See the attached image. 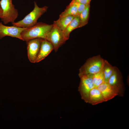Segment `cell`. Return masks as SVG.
<instances>
[{"mask_svg":"<svg viewBox=\"0 0 129 129\" xmlns=\"http://www.w3.org/2000/svg\"><path fill=\"white\" fill-rule=\"evenodd\" d=\"M52 24H48L43 22H37L34 26L26 28L22 32L21 35L23 41L40 38L45 39L47 35L51 30Z\"/></svg>","mask_w":129,"mask_h":129,"instance_id":"1","label":"cell"},{"mask_svg":"<svg viewBox=\"0 0 129 129\" xmlns=\"http://www.w3.org/2000/svg\"><path fill=\"white\" fill-rule=\"evenodd\" d=\"M34 7L33 10L22 20L12 23V25L17 27L28 28L35 24L38 19L46 12L48 8L46 6L40 7L34 1Z\"/></svg>","mask_w":129,"mask_h":129,"instance_id":"2","label":"cell"},{"mask_svg":"<svg viewBox=\"0 0 129 129\" xmlns=\"http://www.w3.org/2000/svg\"><path fill=\"white\" fill-rule=\"evenodd\" d=\"M106 60L100 55L89 58L79 69V76L84 75H93L100 72L103 69Z\"/></svg>","mask_w":129,"mask_h":129,"instance_id":"3","label":"cell"},{"mask_svg":"<svg viewBox=\"0 0 129 129\" xmlns=\"http://www.w3.org/2000/svg\"><path fill=\"white\" fill-rule=\"evenodd\" d=\"M12 0H1L0 5L2 14L0 18L4 24L13 23L18 16V11L12 3Z\"/></svg>","mask_w":129,"mask_h":129,"instance_id":"4","label":"cell"},{"mask_svg":"<svg viewBox=\"0 0 129 129\" xmlns=\"http://www.w3.org/2000/svg\"><path fill=\"white\" fill-rule=\"evenodd\" d=\"M93 75H84L79 76L80 81L78 87V91L82 99L86 103L88 102L90 91L95 87L92 80Z\"/></svg>","mask_w":129,"mask_h":129,"instance_id":"5","label":"cell"},{"mask_svg":"<svg viewBox=\"0 0 129 129\" xmlns=\"http://www.w3.org/2000/svg\"><path fill=\"white\" fill-rule=\"evenodd\" d=\"M51 30L47 36L46 39L53 45L55 52L64 44L67 40L63 35L62 31L53 24Z\"/></svg>","mask_w":129,"mask_h":129,"instance_id":"6","label":"cell"},{"mask_svg":"<svg viewBox=\"0 0 129 129\" xmlns=\"http://www.w3.org/2000/svg\"><path fill=\"white\" fill-rule=\"evenodd\" d=\"M108 83L114 90L118 96H124L125 87L121 73L116 67L115 70L109 79Z\"/></svg>","mask_w":129,"mask_h":129,"instance_id":"7","label":"cell"},{"mask_svg":"<svg viewBox=\"0 0 129 129\" xmlns=\"http://www.w3.org/2000/svg\"><path fill=\"white\" fill-rule=\"evenodd\" d=\"M43 39L37 38L26 41L27 53L29 61L31 63L36 62L41 42Z\"/></svg>","mask_w":129,"mask_h":129,"instance_id":"8","label":"cell"},{"mask_svg":"<svg viewBox=\"0 0 129 129\" xmlns=\"http://www.w3.org/2000/svg\"><path fill=\"white\" fill-rule=\"evenodd\" d=\"M26 28L16 27L13 25L5 26L0 21V39L6 36H9L22 40L21 34L22 32Z\"/></svg>","mask_w":129,"mask_h":129,"instance_id":"9","label":"cell"},{"mask_svg":"<svg viewBox=\"0 0 129 129\" xmlns=\"http://www.w3.org/2000/svg\"><path fill=\"white\" fill-rule=\"evenodd\" d=\"M54 49L53 46L50 42L43 39L41 43L36 63L39 62L43 59Z\"/></svg>","mask_w":129,"mask_h":129,"instance_id":"10","label":"cell"},{"mask_svg":"<svg viewBox=\"0 0 129 129\" xmlns=\"http://www.w3.org/2000/svg\"><path fill=\"white\" fill-rule=\"evenodd\" d=\"M97 87L101 93L104 102L108 101L118 96L116 92L108 82H104Z\"/></svg>","mask_w":129,"mask_h":129,"instance_id":"11","label":"cell"},{"mask_svg":"<svg viewBox=\"0 0 129 129\" xmlns=\"http://www.w3.org/2000/svg\"><path fill=\"white\" fill-rule=\"evenodd\" d=\"M104 102L103 98L97 87H94L90 91L88 103L95 105Z\"/></svg>","mask_w":129,"mask_h":129,"instance_id":"12","label":"cell"},{"mask_svg":"<svg viewBox=\"0 0 129 129\" xmlns=\"http://www.w3.org/2000/svg\"><path fill=\"white\" fill-rule=\"evenodd\" d=\"M80 25L79 15L75 16L65 29L62 31L64 36L67 40L69 39L71 32L75 29L79 28Z\"/></svg>","mask_w":129,"mask_h":129,"instance_id":"13","label":"cell"},{"mask_svg":"<svg viewBox=\"0 0 129 129\" xmlns=\"http://www.w3.org/2000/svg\"><path fill=\"white\" fill-rule=\"evenodd\" d=\"M75 17L73 16L59 17L58 19L54 22L53 24L63 31L65 29Z\"/></svg>","mask_w":129,"mask_h":129,"instance_id":"14","label":"cell"},{"mask_svg":"<svg viewBox=\"0 0 129 129\" xmlns=\"http://www.w3.org/2000/svg\"><path fill=\"white\" fill-rule=\"evenodd\" d=\"M90 8V4L86 5L84 9L79 14L80 21L79 28L87 24L89 19Z\"/></svg>","mask_w":129,"mask_h":129,"instance_id":"15","label":"cell"},{"mask_svg":"<svg viewBox=\"0 0 129 129\" xmlns=\"http://www.w3.org/2000/svg\"><path fill=\"white\" fill-rule=\"evenodd\" d=\"M77 9L75 5L71 2L67 6L66 9L59 15V17L69 16H74L79 15Z\"/></svg>","mask_w":129,"mask_h":129,"instance_id":"16","label":"cell"},{"mask_svg":"<svg viewBox=\"0 0 129 129\" xmlns=\"http://www.w3.org/2000/svg\"><path fill=\"white\" fill-rule=\"evenodd\" d=\"M115 67V66H113L106 60L103 69L104 82H108L109 79L113 73Z\"/></svg>","mask_w":129,"mask_h":129,"instance_id":"17","label":"cell"},{"mask_svg":"<svg viewBox=\"0 0 129 129\" xmlns=\"http://www.w3.org/2000/svg\"><path fill=\"white\" fill-rule=\"evenodd\" d=\"M103 69L100 72L92 76L93 82L95 87H97L104 82V77Z\"/></svg>","mask_w":129,"mask_h":129,"instance_id":"18","label":"cell"},{"mask_svg":"<svg viewBox=\"0 0 129 129\" xmlns=\"http://www.w3.org/2000/svg\"><path fill=\"white\" fill-rule=\"evenodd\" d=\"M71 2L76 7L79 15L84 9L87 5L77 2L73 0H72Z\"/></svg>","mask_w":129,"mask_h":129,"instance_id":"19","label":"cell"},{"mask_svg":"<svg viewBox=\"0 0 129 129\" xmlns=\"http://www.w3.org/2000/svg\"><path fill=\"white\" fill-rule=\"evenodd\" d=\"M77 2L85 5H87L90 4L91 0H73Z\"/></svg>","mask_w":129,"mask_h":129,"instance_id":"20","label":"cell"},{"mask_svg":"<svg viewBox=\"0 0 129 129\" xmlns=\"http://www.w3.org/2000/svg\"><path fill=\"white\" fill-rule=\"evenodd\" d=\"M2 14V10L1 7H0V18L1 17Z\"/></svg>","mask_w":129,"mask_h":129,"instance_id":"21","label":"cell"},{"mask_svg":"<svg viewBox=\"0 0 129 129\" xmlns=\"http://www.w3.org/2000/svg\"></svg>","mask_w":129,"mask_h":129,"instance_id":"22","label":"cell"}]
</instances>
